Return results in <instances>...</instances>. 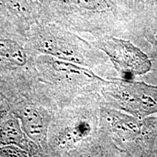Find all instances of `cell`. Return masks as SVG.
Listing matches in <instances>:
<instances>
[{"label": "cell", "instance_id": "obj_1", "mask_svg": "<svg viewBox=\"0 0 157 157\" xmlns=\"http://www.w3.org/2000/svg\"><path fill=\"white\" fill-rule=\"evenodd\" d=\"M45 18L75 27L87 25L112 7L110 0H40Z\"/></svg>", "mask_w": 157, "mask_h": 157}, {"label": "cell", "instance_id": "obj_2", "mask_svg": "<svg viewBox=\"0 0 157 157\" xmlns=\"http://www.w3.org/2000/svg\"><path fill=\"white\" fill-rule=\"evenodd\" d=\"M105 48L124 73L136 75L146 74L150 70L151 64L148 57L131 43L113 39L108 42Z\"/></svg>", "mask_w": 157, "mask_h": 157}, {"label": "cell", "instance_id": "obj_3", "mask_svg": "<svg viewBox=\"0 0 157 157\" xmlns=\"http://www.w3.org/2000/svg\"><path fill=\"white\" fill-rule=\"evenodd\" d=\"M38 10L35 0H0V26H27L36 18Z\"/></svg>", "mask_w": 157, "mask_h": 157}, {"label": "cell", "instance_id": "obj_4", "mask_svg": "<svg viewBox=\"0 0 157 157\" xmlns=\"http://www.w3.org/2000/svg\"><path fill=\"white\" fill-rule=\"evenodd\" d=\"M133 84L131 87L132 93L129 95L132 109L143 115L157 112V87L146 84Z\"/></svg>", "mask_w": 157, "mask_h": 157}, {"label": "cell", "instance_id": "obj_5", "mask_svg": "<svg viewBox=\"0 0 157 157\" xmlns=\"http://www.w3.org/2000/svg\"><path fill=\"white\" fill-rule=\"evenodd\" d=\"M23 121L26 132L32 136L39 138L44 130L42 119L35 110L25 109L23 113Z\"/></svg>", "mask_w": 157, "mask_h": 157}, {"label": "cell", "instance_id": "obj_6", "mask_svg": "<svg viewBox=\"0 0 157 157\" xmlns=\"http://www.w3.org/2000/svg\"><path fill=\"white\" fill-rule=\"evenodd\" d=\"M22 139V133L16 121L9 120L0 127V142L2 143H17Z\"/></svg>", "mask_w": 157, "mask_h": 157}, {"label": "cell", "instance_id": "obj_7", "mask_svg": "<svg viewBox=\"0 0 157 157\" xmlns=\"http://www.w3.org/2000/svg\"><path fill=\"white\" fill-rule=\"evenodd\" d=\"M21 152L15 149L14 147L5 146L0 148V156H20Z\"/></svg>", "mask_w": 157, "mask_h": 157}, {"label": "cell", "instance_id": "obj_8", "mask_svg": "<svg viewBox=\"0 0 157 157\" xmlns=\"http://www.w3.org/2000/svg\"><path fill=\"white\" fill-rule=\"evenodd\" d=\"M3 116H4V112H3V111H0V119H1L3 117Z\"/></svg>", "mask_w": 157, "mask_h": 157}, {"label": "cell", "instance_id": "obj_9", "mask_svg": "<svg viewBox=\"0 0 157 157\" xmlns=\"http://www.w3.org/2000/svg\"><path fill=\"white\" fill-rule=\"evenodd\" d=\"M3 99H4L3 96L1 94H0V102H1V101H3Z\"/></svg>", "mask_w": 157, "mask_h": 157}, {"label": "cell", "instance_id": "obj_10", "mask_svg": "<svg viewBox=\"0 0 157 157\" xmlns=\"http://www.w3.org/2000/svg\"></svg>", "mask_w": 157, "mask_h": 157}]
</instances>
